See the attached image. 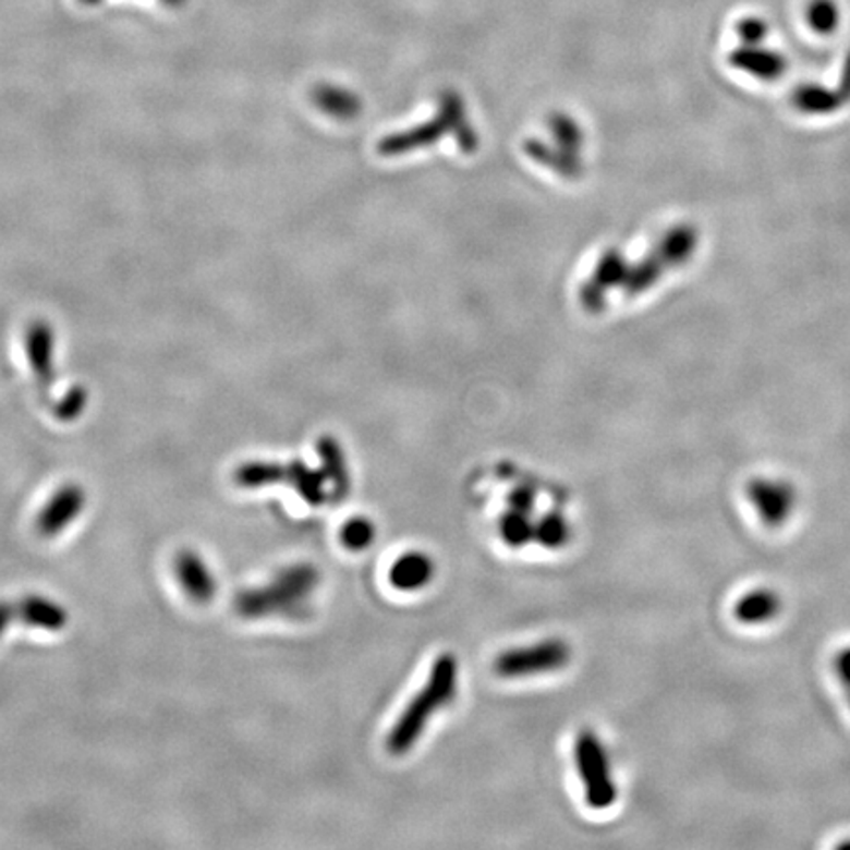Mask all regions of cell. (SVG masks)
<instances>
[{
  "mask_svg": "<svg viewBox=\"0 0 850 850\" xmlns=\"http://www.w3.org/2000/svg\"><path fill=\"white\" fill-rule=\"evenodd\" d=\"M457 681H459L457 659L451 654L439 656L429 671L427 683L410 701V705L398 717L388 734V750L392 754H404L408 750L414 749L415 742L424 734L432 717L456 697Z\"/></svg>",
  "mask_w": 850,
  "mask_h": 850,
  "instance_id": "obj_1",
  "label": "cell"
},
{
  "mask_svg": "<svg viewBox=\"0 0 850 850\" xmlns=\"http://www.w3.org/2000/svg\"><path fill=\"white\" fill-rule=\"evenodd\" d=\"M575 764L588 807L608 810L617 801V784L610 776L603 742L588 730L579 732L575 740Z\"/></svg>",
  "mask_w": 850,
  "mask_h": 850,
  "instance_id": "obj_2",
  "label": "cell"
},
{
  "mask_svg": "<svg viewBox=\"0 0 850 850\" xmlns=\"http://www.w3.org/2000/svg\"><path fill=\"white\" fill-rule=\"evenodd\" d=\"M571 659V649L561 640L537 642L527 648L502 652L495 659V671L500 678L518 679L566 668Z\"/></svg>",
  "mask_w": 850,
  "mask_h": 850,
  "instance_id": "obj_3",
  "label": "cell"
},
{
  "mask_svg": "<svg viewBox=\"0 0 850 850\" xmlns=\"http://www.w3.org/2000/svg\"><path fill=\"white\" fill-rule=\"evenodd\" d=\"M317 585V571L312 566H300L282 573V578L276 581L272 588L266 593H254L251 598L241 600L243 612H260V610H276V608L302 607L307 595Z\"/></svg>",
  "mask_w": 850,
  "mask_h": 850,
  "instance_id": "obj_4",
  "label": "cell"
},
{
  "mask_svg": "<svg viewBox=\"0 0 850 850\" xmlns=\"http://www.w3.org/2000/svg\"><path fill=\"white\" fill-rule=\"evenodd\" d=\"M239 483L246 486H258L263 483H276V481H286L294 483L295 490L302 495L309 507H321L325 500L324 483L327 476L307 469L304 463H294L290 466L263 465L254 463L246 465L239 471Z\"/></svg>",
  "mask_w": 850,
  "mask_h": 850,
  "instance_id": "obj_5",
  "label": "cell"
},
{
  "mask_svg": "<svg viewBox=\"0 0 850 850\" xmlns=\"http://www.w3.org/2000/svg\"><path fill=\"white\" fill-rule=\"evenodd\" d=\"M746 493L760 520L768 527L784 526L798 500L796 488L778 478H754L750 481Z\"/></svg>",
  "mask_w": 850,
  "mask_h": 850,
  "instance_id": "obj_6",
  "label": "cell"
},
{
  "mask_svg": "<svg viewBox=\"0 0 850 850\" xmlns=\"http://www.w3.org/2000/svg\"><path fill=\"white\" fill-rule=\"evenodd\" d=\"M850 101V56L845 63L842 77H840L837 89H825L817 85L801 87L796 93V105L801 112L810 114H829V112L839 111L845 102Z\"/></svg>",
  "mask_w": 850,
  "mask_h": 850,
  "instance_id": "obj_7",
  "label": "cell"
},
{
  "mask_svg": "<svg viewBox=\"0 0 850 850\" xmlns=\"http://www.w3.org/2000/svg\"><path fill=\"white\" fill-rule=\"evenodd\" d=\"M734 65L746 71L750 75L758 77L762 82H776L788 70V61L776 50H768L762 46H744L734 53Z\"/></svg>",
  "mask_w": 850,
  "mask_h": 850,
  "instance_id": "obj_8",
  "label": "cell"
},
{
  "mask_svg": "<svg viewBox=\"0 0 850 850\" xmlns=\"http://www.w3.org/2000/svg\"><path fill=\"white\" fill-rule=\"evenodd\" d=\"M432 578H434V561L420 551H410L405 556L398 557L388 573L392 587L398 591L424 588Z\"/></svg>",
  "mask_w": 850,
  "mask_h": 850,
  "instance_id": "obj_9",
  "label": "cell"
},
{
  "mask_svg": "<svg viewBox=\"0 0 850 850\" xmlns=\"http://www.w3.org/2000/svg\"><path fill=\"white\" fill-rule=\"evenodd\" d=\"M83 493L77 486H68L63 488L60 495L56 496L50 502V507L41 512L38 520V527L41 534L53 536L58 534L61 527L68 526L73 518L82 512Z\"/></svg>",
  "mask_w": 850,
  "mask_h": 850,
  "instance_id": "obj_10",
  "label": "cell"
},
{
  "mask_svg": "<svg viewBox=\"0 0 850 850\" xmlns=\"http://www.w3.org/2000/svg\"><path fill=\"white\" fill-rule=\"evenodd\" d=\"M22 618L46 628H60L65 624V612L48 600H24L21 605H0V632L9 620Z\"/></svg>",
  "mask_w": 850,
  "mask_h": 850,
  "instance_id": "obj_11",
  "label": "cell"
},
{
  "mask_svg": "<svg viewBox=\"0 0 850 850\" xmlns=\"http://www.w3.org/2000/svg\"><path fill=\"white\" fill-rule=\"evenodd\" d=\"M781 610V598L776 591L756 588L750 591L734 605V617L742 624H764L776 618Z\"/></svg>",
  "mask_w": 850,
  "mask_h": 850,
  "instance_id": "obj_12",
  "label": "cell"
},
{
  "mask_svg": "<svg viewBox=\"0 0 850 850\" xmlns=\"http://www.w3.org/2000/svg\"><path fill=\"white\" fill-rule=\"evenodd\" d=\"M178 575H180L183 588L195 600L205 603L212 597L215 583H212L211 575H209L207 567L203 566L199 557L193 556V554H182L178 559Z\"/></svg>",
  "mask_w": 850,
  "mask_h": 850,
  "instance_id": "obj_13",
  "label": "cell"
},
{
  "mask_svg": "<svg viewBox=\"0 0 850 850\" xmlns=\"http://www.w3.org/2000/svg\"><path fill=\"white\" fill-rule=\"evenodd\" d=\"M319 451L324 457L325 476L333 485L335 498H343L349 493V473L344 465L343 453L335 446L333 439H324L319 444Z\"/></svg>",
  "mask_w": 850,
  "mask_h": 850,
  "instance_id": "obj_14",
  "label": "cell"
},
{
  "mask_svg": "<svg viewBox=\"0 0 850 850\" xmlns=\"http://www.w3.org/2000/svg\"><path fill=\"white\" fill-rule=\"evenodd\" d=\"M569 537H571V527L559 512H549L534 524V539L547 549H559L566 546Z\"/></svg>",
  "mask_w": 850,
  "mask_h": 850,
  "instance_id": "obj_15",
  "label": "cell"
},
{
  "mask_svg": "<svg viewBox=\"0 0 850 850\" xmlns=\"http://www.w3.org/2000/svg\"><path fill=\"white\" fill-rule=\"evenodd\" d=\"M811 31L821 36L835 34L840 24V7L837 0H811L805 9Z\"/></svg>",
  "mask_w": 850,
  "mask_h": 850,
  "instance_id": "obj_16",
  "label": "cell"
},
{
  "mask_svg": "<svg viewBox=\"0 0 850 850\" xmlns=\"http://www.w3.org/2000/svg\"><path fill=\"white\" fill-rule=\"evenodd\" d=\"M498 527H500V536L507 542L508 546L522 547L526 546L527 542L534 539V524H532V520H530L526 512H520V510H514V508H510V512L500 518Z\"/></svg>",
  "mask_w": 850,
  "mask_h": 850,
  "instance_id": "obj_17",
  "label": "cell"
},
{
  "mask_svg": "<svg viewBox=\"0 0 850 850\" xmlns=\"http://www.w3.org/2000/svg\"><path fill=\"white\" fill-rule=\"evenodd\" d=\"M373 539H375V526L368 518H353L341 530L343 546L353 551L371 546Z\"/></svg>",
  "mask_w": 850,
  "mask_h": 850,
  "instance_id": "obj_18",
  "label": "cell"
},
{
  "mask_svg": "<svg viewBox=\"0 0 850 850\" xmlns=\"http://www.w3.org/2000/svg\"><path fill=\"white\" fill-rule=\"evenodd\" d=\"M739 36L746 46H758L768 36V24L762 19H744L739 24Z\"/></svg>",
  "mask_w": 850,
  "mask_h": 850,
  "instance_id": "obj_19",
  "label": "cell"
},
{
  "mask_svg": "<svg viewBox=\"0 0 850 850\" xmlns=\"http://www.w3.org/2000/svg\"><path fill=\"white\" fill-rule=\"evenodd\" d=\"M835 671L839 676L840 685L845 688L847 699L850 703V646L849 648L840 649L835 658Z\"/></svg>",
  "mask_w": 850,
  "mask_h": 850,
  "instance_id": "obj_20",
  "label": "cell"
},
{
  "mask_svg": "<svg viewBox=\"0 0 850 850\" xmlns=\"http://www.w3.org/2000/svg\"><path fill=\"white\" fill-rule=\"evenodd\" d=\"M510 508H514V510H520V512H526V514H530L532 512V508H534V500H536V495H534V490H530V488H526V486H522V488H517L512 495H510Z\"/></svg>",
  "mask_w": 850,
  "mask_h": 850,
  "instance_id": "obj_21",
  "label": "cell"
},
{
  "mask_svg": "<svg viewBox=\"0 0 850 850\" xmlns=\"http://www.w3.org/2000/svg\"><path fill=\"white\" fill-rule=\"evenodd\" d=\"M162 2L163 4H168V7H172V9H178V7H182L185 0H162Z\"/></svg>",
  "mask_w": 850,
  "mask_h": 850,
  "instance_id": "obj_22",
  "label": "cell"
},
{
  "mask_svg": "<svg viewBox=\"0 0 850 850\" xmlns=\"http://www.w3.org/2000/svg\"><path fill=\"white\" fill-rule=\"evenodd\" d=\"M83 2H85V4H99L101 0H83Z\"/></svg>",
  "mask_w": 850,
  "mask_h": 850,
  "instance_id": "obj_23",
  "label": "cell"
}]
</instances>
